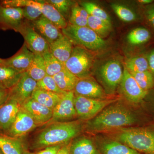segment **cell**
I'll use <instances>...</instances> for the list:
<instances>
[{
  "label": "cell",
  "instance_id": "cell-1",
  "mask_svg": "<svg viewBox=\"0 0 154 154\" xmlns=\"http://www.w3.org/2000/svg\"><path fill=\"white\" fill-rule=\"evenodd\" d=\"M114 103L87 121L84 129L89 133L105 132L131 127L140 122L137 112L126 105Z\"/></svg>",
  "mask_w": 154,
  "mask_h": 154
},
{
  "label": "cell",
  "instance_id": "cell-2",
  "mask_svg": "<svg viewBox=\"0 0 154 154\" xmlns=\"http://www.w3.org/2000/svg\"><path fill=\"white\" fill-rule=\"evenodd\" d=\"M82 120L49 123L34 138V148H45L50 146L65 145L81 134L84 129Z\"/></svg>",
  "mask_w": 154,
  "mask_h": 154
},
{
  "label": "cell",
  "instance_id": "cell-3",
  "mask_svg": "<svg viewBox=\"0 0 154 154\" xmlns=\"http://www.w3.org/2000/svg\"><path fill=\"white\" fill-rule=\"evenodd\" d=\"M111 135L113 140L141 154H154V128H121Z\"/></svg>",
  "mask_w": 154,
  "mask_h": 154
},
{
  "label": "cell",
  "instance_id": "cell-4",
  "mask_svg": "<svg viewBox=\"0 0 154 154\" xmlns=\"http://www.w3.org/2000/svg\"><path fill=\"white\" fill-rule=\"evenodd\" d=\"M61 32L73 44L88 50H97L106 46V41L88 26L76 27L69 24Z\"/></svg>",
  "mask_w": 154,
  "mask_h": 154
},
{
  "label": "cell",
  "instance_id": "cell-5",
  "mask_svg": "<svg viewBox=\"0 0 154 154\" xmlns=\"http://www.w3.org/2000/svg\"><path fill=\"white\" fill-rule=\"evenodd\" d=\"M93 56L88 50L81 46L74 47L65 67L79 79L90 77Z\"/></svg>",
  "mask_w": 154,
  "mask_h": 154
},
{
  "label": "cell",
  "instance_id": "cell-6",
  "mask_svg": "<svg viewBox=\"0 0 154 154\" xmlns=\"http://www.w3.org/2000/svg\"><path fill=\"white\" fill-rule=\"evenodd\" d=\"M116 101L93 99L82 96H75L74 105L77 116L79 120L88 121L94 118L105 107Z\"/></svg>",
  "mask_w": 154,
  "mask_h": 154
},
{
  "label": "cell",
  "instance_id": "cell-7",
  "mask_svg": "<svg viewBox=\"0 0 154 154\" xmlns=\"http://www.w3.org/2000/svg\"><path fill=\"white\" fill-rule=\"evenodd\" d=\"M18 32L24 38L26 47L34 54L42 55L49 51V44L36 32L31 22L25 19Z\"/></svg>",
  "mask_w": 154,
  "mask_h": 154
},
{
  "label": "cell",
  "instance_id": "cell-8",
  "mask_svg": "<svg viewBox=\"0 0 154 154\" xmlns=\"http://www.w3.org/2000/svg\"><path fill=\"white\" fill-rule=\"evenodd\" d=\"M119 85L120 90L125 98L133 104L140 103L143 101L147 94V91H144L139 86L125 66Z\"/></svg>",
  "mask_w": 154,
  "mask_h": 154
},
{
  "label": "cell",
  "instance_id": "cell-9",
  "mask_svg": "<svg viewBox=\"0 0 154 154\" xmlns=\"http://www.w3.org/2000/svg\"><path fill=\"white\" fill-rule=\"evenodd\" d=\"M36 87L37 82L25 72L16 85L9 90L8 99L15 100L22 106L31 98Z\"/></svg>",
  "mask_w": 154,
  "mask_h": 154
},
{
  "label": "cell",
  "instance_id": "cell-10",
  "mask_svg": "<svg viewBox=\"0 0 154 154\" xmlns=\"http://www.w3.org/2000/svg\"><path fill=\"white\" fill-rule=\"evenodd\" d=\"M121 63L118 60L109 61L102 66L99 75L109 92H113L120 84L123 76Z\"/></svg>",
  "mask_w": 154,
  "mask_h": 154
},
{
  "label": "cell",
  "instance_id": "cell-11",
  "mask_svg": "<svg viewBox=\"0 0 154 154\" xmlns=\"http://www.w3.org/2000/svg\"><path fill=\"white\" fill-rule=\"evenodd\" d=\"M74 91L66 92L53 110L52 118L49 123L70 120L77 116Z\"/></svg>",
  "mask_w": 154,
  "mask_h": 154
},
{
  "label": "cell",
  "instance_id": "cell-12",
  "mask_svg": "<svg viewBox=\"0 0 154 154\" xmlns=\"http://www.w3.org/2000/svg\"><path fill=\"white\" fill-rule=\"evenodd\" d=\"M37 125L30 113L21 106L11 128L4 134L9 136L18 138L27 134Z\"/></svg>",
  "mask_w": 154,
  "mask_h": 154
},
{
  "label": "cell",
  "instance_id": "cell-13",
  "mask_svg": "<svg viewBox=\"0 0 154 154\" xmlns=\"http://www.w3.org/2000/svg\"><path fill=\"white\" fill-rule=\"evenodd\" d=\"M22 8H5L0 6V29L18 32L24 22Z\"/></svg>",
  "mask_w": 154,
  "mask_h": 154
},
{
  "label": "cell",
  "instance_id": "cell-14",
  "mask_svg": "<svg viewBox=\"0 0 154 154\" xmlns=\"http://www.w3.org/2000/svg\"><path fill=\"white\" fill-rule=\"evenodd\" d=\"M74 92L75 96L96 99H104L105 95L102 87L90 77L79 79Z\"/></svg>",
  "mask_w": 154,
  "mask_h": 154
},
{
  "label": "cell",
  "instance_id": "cell-15",
  "mask_svg": "<svg viewBox=\"0 0 154 154\" xmlns=\"http://www.w3.org/2000/svg\"><path fill=\"white\" fill-rule=\"evenodd\" d=\"M34 57V54L30 51L24 43L16 54L9 58L3 59V63L18 71L24 73L29 69Z\"/></svg>",
  "mask_w": 154,
  "mask_h": 154
},
{
  "label": "cell",
  "instance_id": "cell-16",
  "mask_svg": "<svg viewBox=\"0 0 154 154\" xmlns=\"http://www.w3.org/2000/svg\"><path fill=\"white\" fill-rule=\"evenodd\" d=\"M33 117L37 125L48 123L52 118L53 110L30 98L22 105Z\"/></svg>",
  "mask_w": 154,
  "mask_h": 154
},
{
  "label": "cell",
  "instance_id": "cell-17",
  "mask_svg": "<svg viewBox=\"0 0 154 154\" xmlns=\"http://www.w3.org/2000/svg\"><path fill=\"white\" fill-rule=\"evenodd\" d=\"M35 30L50 44L62 35L61 30L43 16L31 22Z\"/></svg>",
  "mask_w": 154,
  "mask_h": 154
},
{
  "label": "cell",
  "instance_id": "cell-18",
  "mask_svg": "<svg viewBox=\"0 0 154 154\" xmlns=\"http://www.w3.org/2000/svg\"><path fill=\"white\" fill-rule=\"evenodd\" d=\"M21 107L15 100L8 99L0 107V129L5 133L11 128Z\"/></svg>",
  "mask_w": 154,
  "mask_h": 154
},
{
  "label": "cell",
  "instance_id": "cell-19",
  "mask_svg": "<svg viewBox=\"0 0 154 154\" xmlns=\"http://www.w3.org/2000/svg\"><path fill=\"white\" fill-rule=\"evenodd\" d=\"M73 48L72 42L63 33L57 40L49 44L50 52L64 65L71 55Z\"/></svg>",
  "mask_w": 154,
  "mask_h": 154
},
{
  "label": "cell",
  "instance_id": "cell-20",
  "mask_svg": "<svg viewBox=\"0 0 154 154\" xmlns=\"http://www.w3.org/2000/svg\"><path fill=\"white\" fill-rule=\"evenodd\" d=\"M69 154H101L96 143L90 138L77 137L68 144Z\"/></svg>",
  "mask_w": 154,
  "mask_h": 154
},
{
  "label": "cell",
  "instance_id": "cell-21",
  "mask_svg": "<svg viewBox=\"0 0 154 154\" xmlns=\"http://www.w3.org/2000/svg\"><path fill=\"white\" fill-rule=\"evenodd\" d=\"M95 143L101 154H141L113 139L99 140Z\"/></svg>",
  "mask_w": 154,
  "mask_h": 154
},
{
  "label": "cell",
  "instance_id": "cell-22",
  "mask_svg": "<svg viewBox=\"0 0 154 154\" xmlns=\"http://www.w3.org/2000/svg\"><path fill=\"white\" fill-rule=\"evenodd\" d=\"M38 8L42 15L61 30L68 25L66 20L52 5L46 1H38Z\"/></svg>",
  "mask_w": 154,
  "mask_h": 154
},
{
  "label": "cell",
  "instance_id": "cell-23",
  "mask_svg": "<svg viewBox=\"0 0 154 154\" xmlns=\"http://www.w3.org/2000/svg\"><path fill=\"white\" fill-rule=\"evenodd\" d=\"M23 73L3 63H0V88L11 90L18 83Z\"/></svg>",
  "mask_w": 154,
  "mask_h": 154
},
{
  "label": "cell",
  "instance_id": "cell-24",
  "mask_svg": "<svg viewBox=\"0 0 154 154\" xmlns=\"http://www.w3.org/2000/svg\"><path fill=\"white\" fill-rule=\"evenodd\" d=\"M64 94L59 95L42 90L36 87L35 91H33L31 98L42 105L53 110Z\"/></svg>",
  "mask_w": 154,
  "mask_h": 154
},
{
  "label": "cell",
  "instance_id": "cell-25",
  "mask_svg": "<svg viewBox=\"0 0 154 154\" xmlns=\"http://www.w3.org/2000/svg\"><path fill=\"white\" fill-rule=\"evenodd\" d=\"M53 78L58 88L65 92L74 91L79 80L65 67L54 76Z\"/></svg>",
  "mask_w": 154,
  "mask_h": 154
},
{
  "label": "cell",
  "instance_id": "cell-26",
  "mask_svg": "<svg viewBox=\"0 0 154 154\" xmlns=\"http://www.w3.org/2000/svg\"><path fill=\"white\" fill-rule=\"evenodd\" d=\"M0 149L4 154H22L24 149L17 138L0 133Z\"/></svg>",
  "mask_w": 154,
  "mask_h": 154
},
{
  "label": "cell",
  "instance_id": "cell-27",
  "mask_svg": "<svg viewBox=\"0 0 154 154\" xmlns=\"http://www.w3.org/2000/svg\"><path fill=\"white\" fill-rule=\"evenodd\" d=\"M26 72L30 78L36 82L42 79L47 75L44 59L42 55L34 54L33 62Z\"/></svg>",
  "mask_w": 154,
  "mask_h": 154
},
{
  "label": "cell",
  "instance_id": "cell-28",
  "mask_svg": "<svg viewBox=\"0 0 154 154\" xmlns=\"http://www.w3.org/2000/svg\"><path fill=\"white\" fill-rule=\"evenodd\" d=\"M89 14L82 6L75 4L72 7L69 17V24L76 27L88 26Z\"/></svg>",
  "mask_w": 154,
  "mask_h": 154
},
{
  "label": "cell",
  "instance_id": "cell-29",
  "mask_svg": "<svg viewBox=\"0 0 154 154\" xmlns=\"http://www.w3.org/2000/svg\"><path fill=\"white\" fill-rule=\"evenodd\" d=\"M87 26L102 38L107 37L111 30V23L91 16L88 17Z\"/></svg>",
  "mask_w": 154,
  "mask_h": 154
},
{
  "label": "cell",
  "instance_id": "cell-30",
  "mask_svg": "<svg viewBox=\"0 0 154 154\" xmlns=\"http://www.w3.org/2000/svg\"><path fill=\"white\" fill-rule=\"evenodd\" d=\"M42 56L44 59L47 75L53 77L65 67L63 64L54 57L50 51Z\"/></svg>",
  "mask_w": 154,
  "mask_h": 154
},
{
  "label": "cell",
  "instance_id": "cell-31",
  "mask_svg": "<svg viewBox=\"0 0 154 154\" xmlns=\"http://www.w3.org/2000/svg\"><path fill=\"white\" fill-rule=\"evenodd\" d=\"M125 64L129 72H141L148 71L149 69L148 60L143 57L129 58L125 60Z\"/></svg>",
  "mask_w": 154,
  "mask_h": 154
},
{
  "label": "cell",
  "instance_id": "cell-32",
  "mask_svg": "<svg viewBox=\"0 0 154 154\" xmlns=\"http://www.w3.org/2000/svg\"><path fill=\"white\" fill-rule=\"evenodd\" d=\"M150 33L146 28H138L131 31L127 36L128 41L132 45L143 44L150 38Z\"/></svg>",
  "mask_w": 154,
  "mask_h": 154
},
{
  "label": "cell",
  "instance_id": "cell-33",
  "mask_svg": "<svg viewBox=\"0 0 154 154\" xmlns=\"http://www.w3.org/2000/svg\"><path fill=\"white\" fill-rule=\"evenodd\" d=\"M80 6L85 9L90 16L111 23L110 17L106 11L95 3L91 2H82L80 3Z\"/></svg>",
  "mask_w": 154,
  "mask_h": 154
},
{
  "label": "cell",
  "instance_id": "cell-34",
  "mask_svg": "<svg viewBox=\"0 0 154 154\" xmlns=\"http://www.w3.org/2000/svg\"><path fill=\"white\" fill-rule=\"evenodd\" d=\"M138 85L144 91H147L153 87L154 79L153 75L148 70L141 72H130Z\"/></svg>",
  "mask_w": 154,
  "mask_h": 154
},
{
  "label": "cell",
  "instance_id": "cell-35",
  "mask_svg": "<svg viewBox=\"0 0 154 154\" xmlns=\"http://www.w3.org/2000/svg\"><path fill=\"white\" fill-rule=\"evenodd\" d=\"M37 88L59 95H63L66 93L58 88L53 77L48 75H46L42 79L37 82Z\"/></svg>",
  "mask_w": 154,
  "mask_h": 154
},
{
  "label": "cell",
  "instance_id": "cell-36",
  "mask_svg": "<svg viewBox=\"0 0 154 154\" xmlns=\"http://www.w3.org/2000/svg\"><path fill=\"white\" fill-rule=\"evenodd\" d=\"M111 7L119 18L123 22H131L136 19L134 12L124 6L113 4L111 5Z\"/></svg>",
  "mask_w": 154,
  "mask_h": 154
},
{
  "label": "cell",
  "instance_id": "cell-37",
  "mask_svg": "<svg viewBox=\"0 0 154 154\" xmlns=\"http://www.w3.org/2000/svg\"><path fill=\"white\" fill-rule=\"evenodd\" d=\"M48 3L53 6L65 19L75 3L69 0H48Z\"/></svg>",
  "mask_w": 154,
  "mask_h": 154
},
{
  "label": "cell",
  "instance_id": "cell-38",
  "mask_svg": "<svg viewBox=\"0 0 154 154\" xmlns=\"http://www.w3.org/2000/svg\"><path fill=\"white\" fill-rule=\"evenodd\" d=\"M22 8L24 19L29 22L36 21L42 15L39 9L33 6H27Z\"/></svg>",
  "mask_w": 154,
  "mask_h": 154
},
{
  "label": "cell",
  "instance_id": "cell-39",
  "mask_svg": "<svg viewBox=\"0 0 154 154\" xmlns=\"http://www.w3.org/2000/svg\"><path fill=\"white\" fill-rule=\"evenodd\" d=\"M145 15L149 23L154 28V4L146 7Z\"/></svg>",
  "mask_w": 154,
  "mask_h": 154
},
{
  "label": "cell",
  "instance_id": "cell-40",
  "mask_svg": "<svg viewBox=\"0 0 154 154\" xmlns=\"http://www.w3.org/2000/svg\"><path fill=\"white\" fill-rule=\"evenodd\" d=\"M63 146L64 145H58L47 147L45 148L43 150L37 152L36 154H57Z\"/></svg>",
  "mask_w": 154,
  "mask_h": 154
},
{
  "label": "cell",
  "instance_id": "cell-41",
  "mask_svg": "<svg viewBox=\"0 0 154 154\" xmlns=\"http://www.w3.org/2000/svg\"><path fill=\"white\" fill-rule=\"evenodd\" d=\"M9 90L0 88V107L8 100Z\"/></svg>",
  "mask_w": 154,
  "mask_h": 154
},
{
  "label": "cell",
  "instance_id": "cell-42",
  "mask_svg": "<svg viewBox=\"0 0 154 154\" xmlns=\"http://www.w3.org/2000/svg\"><path fill=\"white\" fill-rule=\"evenodd\" d=\"M149 68L154 73V49L151 51L148 58Z\"/></svg>",
  "mask_w": 154,
  "mask_h": 154
},
{
  "label": "cell",
  "instance_id": "cell-43",
  "mask_svg": "<svg viewBox=\"0 0 154 154\" xmlns=\"http://www.w3.org/2000/svg\"><path fill=\"white\" fill-rule=\"evenodd\" d=\"M57 154H69V152L68 144L63 146Z\"/></svg>",
  "mask_w": 154,
  "mask_h": 154
},
{
  "label": "cell",
  "instance_id": "cell-44",
  "mask_svg": "<svg viewBox=\"0 0 154 154\" xmlns=\"http://www.w3.org/2000/svg\"><path fill=\"white\" fill-rule=\"evenodd\" d=\"M153 2V1L152 0H140V1H138L139 2L143 4V5H149Z\"/></svg>",
  "mask_w": 154,
  "mask_h": 154
},
{
  "label": "cell",
  "instance_id": "cell-45",
  "mask_svg": "<svg viewBox=\"0 0 154 154\" xmlns=\"http://www.w3.org/2000/svg\"><path fill=\"white\" fill-rule=\"evenodd\" d=\"M36 154V153H34L30 152L28 151V150L24 149L23 151V154Z\"/></svg>",
  "mask_w": 154,
  "mask_h": 154
},
{
  "label": "cell",
  "instance_id": "cell-46",
  "mask_svg": "<svg viewBox=\"0 0 154 154\" xmlns=\"http://www.w3.org/2000/svg\"><path fill=\"white\" fill-rule=\"evenodd\" d=\"M3 59H2L0 58V63H3Z\"/></svg>",
  "mask_w": 154,
  "mask_h": 154
},
{
  "label": "cell",
  "instance_id": "cell-47",
  "mask_svg": "<svg viewBox=\"0 0 154 154\" xmlns=\"http://www.w3.org/2000/svg\"><path fill=\"white\" fill-rule=\"evenodd\" d=\"M0 154H4V153L2 151V150H1V149H0Z\"/></svg>",
  "mask_w": 154,
  "mask_h": 154
},
{
  "label": "cell",
  "instance_id": "cell-48",
  "mask_svg": "<svg viewBox=\"0 0 154 154\" xmlns=\"http://www.w3.org/2000/svg\"><path fill=\"white\" fill-rule=\"evenodd\" d=\"M0 6H1V3H0Z\"/></svg>",
  "mask_w": 154,
  "mask_h": 154
}]
</instances>
